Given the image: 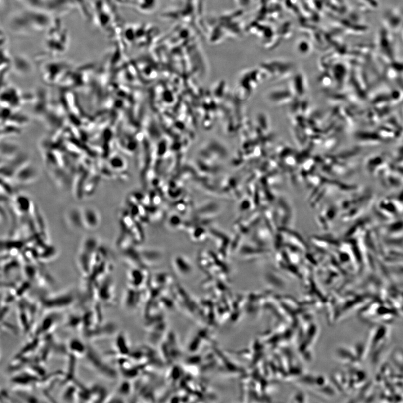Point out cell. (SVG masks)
Instances as JSON below:
<instances>
[{
    "mask_svg": "<svg viewBox=\"0 0 403 403\" xmlns=\"http://www.w3.org/2000/svg\"><path fill=\"white\" fill-rule=\"evenodd\" d=\"M54 22L52 15L47 11L26 7L12 16L9 26L15 33L31 34L48 31Z\"/></svg>",
    "mask_w": 403,
    "mask_h": 403,
    "instance_id": "1",
    "label": "cell"
},
{
    "mask_svg": "<svg viewBox=\"0 0 403 403\" xmlns=\"http://www.w3.org/2000/svg\"><path fill=\"white\" fill-rule=\"evenodd\" d=\"M75 300L74 294L68 292L40 297L38 303L44 312H60L73 306Z\"/></svg>",
    "mask_w": 403,
    "mask_h": 403,
    "instance_id": "2",
    "label": "cell"
},
{
    "mask_svg": "<svg viewBox=\"0 0 403 403\" xmlns=\"http://www.w3.org/2000/svg\"><path fill=\"white\" fill-rule=\"evenodd\" d=\"M67 31L61 28L59 24H54L48 30V35L45 42V47L51 55H60L64 53L68 46Z\"/></svg>",
    "mask_w": 403,
    "mask_h": 403,
    "instance_id": "3",
    "label": "cell"
},
{
    "mask_svg": "<svg viewBox=\"0 0 403 403\" xmlns=\"http://www.w3.org/2000/svg\"><path fill=\"white\" fill-rule=\"evenodd\" d=\"M83 359L90 368L102 377L109 379L116 378L115 371L106 364L90 344H87V351Z\"/></svg>",
    "mask_w": 403,
    "mask_h": 403,
    "instance_id": "4",
    "label": "cell"
},
{
    "mask_svg": "<svg viewBox=\"0 0 403 403\" xmlns=\"http://www.w3.org/2000/svg\"><path fill=\"white\" fill-rule=\"evenodd\" d=\"M58 312H48L43 318L40 324L34 327L32 331V337L42 338L48 334H52L57 328L59 320Z\"/></svg>",
    "mask_w": 403,
    "mask_h": 403,
    "instance_id": "5",
    "label": "cell"
},
{
    "mask_svg": "<svg viewBox=\"0 0 403 403\" xmlns=\"http://www.w3.org/2000/svg\"><path fill=\"white\" fill-rule=\"evenodd\" d=\"M78 0H46L45 10L51 15H62L77 7Z\"/></svg>",
    "mask_w": 403,
    "mask_h": 403,
    "instance_id": "6",
    "label": "cell"
},
{
    "mask_svg": "<svg viewBox=\"0 0 403 403\" xmlns=\"http://www.w3.org/2000/svg\"><path fill=\"white\" fill-rule=\"evenodd\" d=\"M115 326L112 324L98 325L93 329L86 331L83 334L84 337L89 340H97L109 337L115 331Z\"/></svg>",
    "mask_w": 403,
    "mask_h": 403,
    "instance_id": "7",
    "label": "cell"
},
{
    "mask_svg": "<svg viewBox=\"0 0 403 403\" xmlns=\"http://www.w3.org/2000/svg\"><path fill=\"white\" fill-rule=\"evenodd\" d=\"M69 353L75 357L83 359L87 351V344L78 338H73L67 345Z\"/></svg>",
    "mask_w": 403,
    "mask_h": 403,
    "instance_id": "8",
    "label": "cell"
},
{
    "mask_svg": "<svg viewBox=\"0 0 403 403\" xmlns=\"http://www.w3.org/2000/svg\"><path fill=\"white\" fill-rule=\"evenodd\" d=\"M95 14L97 24L100 28H106L107 25L109 24L108 12L105 11V7L104 6L103 2L98 1L95 4Z\"/></svg>",
    "mask_w": 403,
    "mask_h": 403,
    "instance_id": "9",
    "label": "cell"
},
{
    "mask_svg": "<svg viewBox=\"0 0 403 403\" xmlns=\"http://www.w3.org/2000/svg\"><path fill=\"white\" fill-rule=\"evenodd\" d=\"M77 383L78 382H76L75 383L66 385L67 388L62 395L63 401L66 402H78Z\"/></svg>",
    "mask_w": 403,
    "mask_h": 403,
    "instance_id": "10",
    "label": "cell"
},
{
    "mask_svg": "<svg viewBox=\"0 0 403 403\" xmlns=\"http://www.w3.org/2000/svg\"><path fill=\"white\" fill-rule=\"evenodd\" d=\"M64 326L66 328L81 331L83 329V319L82 315L71 314L66 318Z\"/></svg>",
    "mask_w": 403,
    "mask_h": 403,
    "instance_id": "11",
    "label": "cell"
},
{
    "mask_svg": "<svg viewBox=\"0 0 403 403\" xmlns=\"http://www.w3.org/2000/svg\"><path fill=\"white\" fill-rule=\"evenodd\" d=\"M83 213L84 215L83 221L86 223L87 226L93 228L98 226L100 223V218H99L98 213L95 210L87 208L84 210Z\"/></svg>",
    "mask_w": 403,
    "mask_h": 403,
    "instance_id": "12",
    "label": "cell"
},
{
    "mask_svg": "<svg viewBox=\"0 0 403 403\" xmlns=\"http://www.w3.org/2000/svg\"><path fill=\"white\" fill-rule=\"evenodd\" d=\"M116 350H117L120 355H125L127 352V347L126 342H125V338L123 334H120L118 335L115 342Z\"/></svg>",
    "mask_w": 403,
    "mask_h": 403,
    "instance_id": "13",
    "label": "cell"
},
{
    "mask_svg": "<svg viewBox=\"0 0 403 403\" xmlns=\"http://www.w3.org/2000/svg\"><path fill=\"white\" fill-rule=\"evenodd\" d=\"M20 1L26 4V7L45 10L46 0H20Z\"/></svg>",
    "mask_w": 403,
    "mask_h": 403,
    "instance_id": "14",
    "label": "cell"
},
{
    "mask_svg": "<svg viewBox=\"0 0 403 403\" xmlns=\"http://www.w3.org/2000/svg\"><path fill=\"white\" fill-rule=\"evenodd\" d=\"M1 328L12 334L17 333L16 327L5 320L1 321Z\"/></svg>",
    "mask_w": 403,
    "mask_h": 403,
    "instance_id": "15",
    "label": "cell"
},
{
    "mask_svg": "<svg viewBox=\"0 0 403 403\" xmlns=\"http://www.w3.org/2000/svg\"><path fill=\"white\" fill-rule=\"evenodd\" d=\"M4 400V402H15L16 401L13 400V398H12L10 394L4 390L3 391V389L1 390V401Z\"/></svg>",
    "mask_w": 403,
    "mask_h": 403,
    "instance_id": "16",
    "label": "cell"
}]
</instances>
